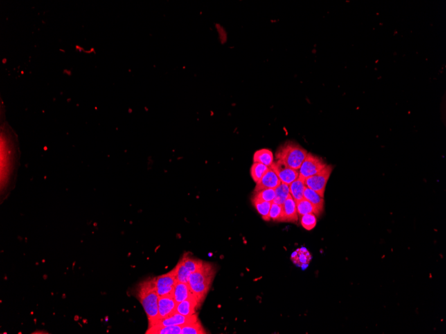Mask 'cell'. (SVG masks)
Wrapping results in <instances>:
<instances>
[{"mask_svg":"<svg viewBox=\"0 0 446 334\" xmlns=\"http://www.w3.org/2000/svg\"><path fill=\"white\" fill-rule=\"evenodd\" d=\"M177 302L174 300L172 294L159 297L158 303V318H166L173 315L177 312Z\"/></svg>","mask_w":446,"mask_h":334,"instance_id":"9c48e42d","label":"cell"},{"mask_svg":"<svg viewBox=\"0 0 446 334\" xmlns=\"http://www.w3.org/2000/svg\"><path fill=\"white\" fill-rule=\"evenodd\" d=\"M181 260L191 274L199 270L203 266L204 262L197 258H192L188 253L185 254L184 256L182 257Z\"/></svg>","mask_w":446,"mask_h":334,"instance_id":"ac0fdd59","label":"cell"},{"mask_svg":"<svg viewBox=\"0 0 446 334\" xmlns=\"http://www.w3.org/2000/svg\"><path fill=\"white\" fill-rule=\"evenodd\" d=\"M296 205L298 215L301 217L302 215L309 214V213H314L316 215H321L317 208L306 199L303 198V200L298 201L296 202Z\"/></svg>","mask_w":446,"mask_h":334,"instance_id":"e0dca14e","label":"cell"},{"mask_svg":"<svg viewBox=\"0 0 446 334\" xmlns=\"http://www.w3.org/2000/svg\"><path fill=\"white\" fill-rule=\"evenodd\" d=\"M270 168L274 170L281 183L288 186L296 180L299 176L298 170L289 168L280 160L274 161Z\"/></svg>","mask_w":446,"mask_h":334,"instance_id":"ba28073f","label":"cell"},{"mask_svg":"<svg viewBox=\"0 0 446 334\" xmlns=\"http://www.w3.org/2000/svg\"><path fill=\"white\" fill-rule=\"evenodd\" d=\"M279 178L272 168H269L264 174L263 176L257 183L255 192L262 190L275 189L280 184Z\"/></svg>","mask_w":446,"mask_h":334,"instance_id":"8fae6325","label":"cell"},{"mask_svg":"<svg viewBox=\"0 0 446 334\" xmlns=\"http://www.w3.org/2000/svg\"><path fill=\"white\" fill-rule=\"evenodd\" d=\"M290 195L296 202L301 201L304 198V191L306 186L305 184V179L298 176V178L291 183L289 186Z\"/></svg>","mask_w":446,"mask_h":334,"instance_id":"5bb4252c","label":"cell"},{"mask_svg":"<svg viewBox=\"0 0 446 334\" xmlns=\"http://www.w3.org/2000/svg\"><path fill=\"white\" fill-rule=\"evenodd\" d=\"M252 203L254 205L257 211L260 215H261L262 219L265 221H267L268 215H269L272 203L264 202V201L258 200L254 197H252Z\"/></svg>","mask_w":446,"mask_h":334,"instance_id":"603a6c76","label":"cell"},{"mask_svg":"<svg viewBox=\"0 0 446 334\" xmlns=\"http://www.w3.org/2000/svg\"><path fill=\"white\" fill-rule=\"evenodd\" d=\"M146 334H181V326L149 327Z\"/></svg>","mask_w":446,"mask_h":334,"instance_id":"d6986e66","label":"cell"},{"mask_svg":"<svg viewBox=\"0 0 446 334\" xmlns=\"http://www.w3.org/2000/svg\"><path fill=\"white\" fill-rule=\"evenodd\" d=\"M282 211L279 222L296 223L298 221V213L296 201L291 195L281 205Z\"/></svg>","mask_w":446,"mask_h":334,"instance_id":"30bf717a","label":"cell"},{"mask_svg":"<svg viewBox=\"0 0 446 334\" xmlns=\"http://www.w3.org/2000/svg\"><path fill=\"white\" fill-rule=\"evenodd\" d=\"M327 166V163L322 158L312 153H308L298 170V176L305 179L321 171Z\"/></svg>","mask_w":446,"mask_h":334,"instance_id":"5b68a950","label":"cell"},{"mask_svg":"<svg viewBox=\"0 0 446 334\" xmlns=\"http://www.w3.org/2000/svg\"><path fill=\"white\" fill-rule=\"evenodd\" d=\"M173 269L177 282L188 283L191 273L185 266L181 260Z\"/></svg>","mask_w":446,"mask_h":334,"instance_id":"ffe728a7","label":"cell"},{"mask_svg":"<svg viewBox=\"0 0 446 334\" xmlns=\"http://www.w3.org/2000/svg\"><path fill=\"white\" fill-rule=\"evenodd\" d=\"M199 320L197 314L191 316H185L176 312L173 315L169 316L166 318L157 319L156 320L149 323V327L152 326H183V325L190 324Z\"/></svg>","mask_w":446,"mask_h":334,"instance_id":"52a82bcc","label":"cell"},{"mask_svg":"<svg viewBox=\"0 0 446 334\" xmlns=\"http://www.w3.org/2000/svg\"><path fill=\"white\" fill-rule=\"evenodd\" d=\"M192 295L188 283L177 282L172 292V297L177 303L188 299Z\"/></svg>","mask_w":446,"mask_h":334,"instance_id":"4fadbf2b","label":"cell"},{"mask_svg":"<svg viewBox=\"0 0 446 334\" xmlns=\"http://www.w3.org/2000/svg\"><path fill=\"white\" fill-rule=\"evenodd\" d=\"M253 197L258 200L273 203L275 197V189L262 190L260 191L255 192Z\"/></svg>","mask_w":446,"mask_h":334,"instance_id":"d4e9b609","label":"cell"},{"mask_svg":"<svg viewBox=\"0 0 446 334\" xmlns=\"http://www.w3.org/2000/svg\"><path fill=\"white\" fill-rule=\"evenodd\" d=\"M206 330L203 328L200 321L183 325L181 326V334H205Z\"/></svg>","mask_w":446,"mask_h":334,"instance_id":"44dd1931","label":"cell"},{"mask_svg":"<svg viewBox=\"0 0 446 334\" xmlns=\"http://www.w3.org/2000/svg\"><path fill=\"white\" fill-rule=\"evenodd\" d=\"M215 274L214 265L204 262L199 270L190 275L188 285L192 294L197 298L201 305L211 287Z\"/></svg>","mask_w":446,"mask_h":334,"instance_id":"6da1fadb","label":"cell"},{"mask_svg":"<svg viewBox=\"0 0 446 334\" xmlns=\"http://www.w3.org/2000/svg\"><path fill=\"white\" fill-rule=\"evenodd\" d=\"M136 297L143 306L149 323L158 318V303L159 296L156 291L154 278L142 281L136 290Z\"/></svg>","mask_w":446,"mask_h":334,"instance_id":"7a4b0ae2","label":"cell"},{"mask_svg":"<svg viewBox=\"0 0 446 334\" xmlns=\"http://www.w3.org/2000/svg\"><path fill=\"white\" fill-rule=\"evenodd\" d=\"M282 206L281 205L272 203L271 204V209H270L269 215H268V220L277 221L279 222L280 215H281Z\"/></svg>","mask_w":446,"mask_h":334,"instance_id":"4316f807","label":"cell"},{"mask_svg":"<svg viewBox=\"0 0 446 334\" xmlns=\"http://www.w3.org/2000/svg\"><path fill=\"white\" fill-rule=\"evenodd\" d=\"M275 197L273 203L282 205L290 195L288 185L280 183L278 188H275Z\"/></svg>","mask_w":446,"mask_h":334,"instance_id":"7402d4cb","label":"cell"},{"mask_svg":"<svg viewBox=\"0 0 446 334\" xmlns=\"http://www.w3.org/2000/svg\"><path fill=\"white\" fill-rule=\"evenodd\" d=\"M269 167L259 162H254L251 168V176L255 183L258 182L264 174L267 171Z\"/></svg>","mask_w":446,"mask_h":334,"instance_id":"cb8c5ba5","label":"cell"},{"mask_svg":"<svg viewBox=\"0 0 446 334\" xmlns=\"http://www.w3.org/2000/svg\"><path fill=\"white\" fill-rule=\"evenodd\" d=\"M201 306V303L195 296L192 295L188 299L177 303V313L185 316H191L196 314L197 308Z\"/></svg>","mask_w":446,"mask_h":334,"instance_id":"7c38bea8","label":"cell"},{"mask_svg":"<svg viewBox=\"0 0 446 334\" xmlns=\"http://www.w3.org/2000/svg\"><path fill=\"white\" fill-rule=\"evenodd\" d=\"M316 215L314 213L302 215L301 218V224L305 229L312 230L316 224Z\"/></svg>","mask_w":446,"mask_h":334,"instance_id":"484cf974","label":"cell"},{"mask_svg":"<svg viewBox=\"0 0 446 334\" xmlns=\"http://www.w3.org/2000/svg\"><path fill=\"white\" fill-rule=\"evenodd\" d=\"M253 161L254 162H259L265 165L266 166L271 167L273 163L274 162V158L273 154L271 150L268 149H261V150H257L253 156Z\"/></svg>","mask_w":446,"mask_h":334,"instance_id":"2e32d148","label":"cell"},{"mask_svg":"<svg viewBox=\"0 0 446 334\" xmlns=\"http://www.w3.org/2000/svg\"><path fill=\"white\" fill-rule=\"evenodd\" d=\"M333 170H334V167L331 165H327L321 171L305 179V186L316 192L318 194L324 198L327 181L330 179Z\"/></svg>","mask_w":446,"mask_h":334,"instance_id":"277c9868","label":"cell"},{"mask_svg":"<svg viewBox=\"0 0 446 334\" xmlns=\"http://www.w3.org/2000/svg\"><path fill=\"white\" fill-rule=\"evenodd\" d=\"M307 154V151L297 143L289 141L278 148L275 157L276 160L281 161L289 168L298 170Z\"/></svg>","mask_w":446,"mask_h":334,"instance_id":"3957f363","label":"cell"},{"mask_svg":"<svg viewBox=\"0 0 446 334\" xmlns=\"http://www.w3.org/2000/svg\"><path fill=\"white\" fill-rule=\"evenodd\" d=\"M304 198L306 199L309 202L312 203L314 206H316L320 213L323 212V210H324V198L319 194H318L316 192L307 188L306 186L305 191H304Z\"/></svg>","mask_w":446,"mask_h":334,"instance_id":"9a60e30c","label":"cell"},{"mask_svg":"<svg viewBox=\"0 0 446 334\" xmlns=\"http://www.w3.org/2000/svg\"><path fill=\"white\" fill-rule=\"evenodd\" d=\"M156 291L159 297L170 295L177 281L174 275V269L167 274L154 278Z\"/></svg>","mask_w":446,"mask_h":334,"instance_id":"8992f818","label":"cell"}]
</instances>
